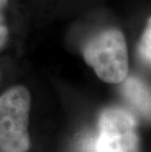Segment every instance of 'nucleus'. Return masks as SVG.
Masks as SVG:
<instances>
[{"mask_svg": "<svg viewBox=\"0 0 151 152\" xmlns=\"http://www.w3.org/2000/svg\"><path fill=\"white\" fill-rule=\"evenodd\" d=\"M151 24L150 20H148V24L144 31L142 38L139 43V54L141 58L145 63L150 64L151 60V54H150V42H151Z\"/></svg>", "mask_w": 151, "mask_h": 152, "instance_id": "39448f33", "label": "nucleus"}, {"mask_svg": "<svg viewBox=\"0 0 151 152\" xmlns=\"http://www.w3.org/2000/svg\"><path fill=\"white\" fill-rule=\"evenodd\" d=\"M98 127L97 152H139L136 122L127 110L106 108L100 114Z\"/></svg>", "mask_w": 151, "mask_h": 152, "instance_id": "7ed1b4c3", "label": "nucleus"}, {"mask_svg": "<svg viewBox=\"0 0 151 152\" xmlns=\"http://www.w3.org/2000/svg\"><path fill=\"white\" fill-rule=\"evenodd\" d=\"M122 90L126 99L145 118L150 116V93L147 86L136 77H126Z\"/></svg>", "mask_w": 151, "mask_h": 152, "instance_id": "20e7f679", "label": "nucleus"}, {"mask_svg": "<svg viewBox=\"0 0 151 152\" xmlns=\"http://www.w3.org/2000/svg\"><path fill=\"white\" fill-rule=\"evenodd\" d=\"M8 0H0V49L4 46L8 37V28L6 26L3 10L7 5Z\"/></svg>", "mask_w": 151, "mask_h": 152, "instance_id": "423d86ee", "label": "nucleus"}, {"mask_svg": "<svg viewBox=\"0 0 151 152\" xmlns=\"http://www.w3.org/2000/svg\"><path fill=\"white\" fill-rule=\"evenodd\" d=\"M82 56L105 83H120L128 77L127 42L117 28H106L89 38L82 48Z\"/></svg>", "mask_w": 151, "mask_h": 152, "instance_id": "f257e3e1", "label": "nucleus"}, {"mask_svg": "<svg viewBox=\"0 0 151 152\" xmlns=\"http://www.w3.org/2000/svg\"><path fill=\"white\" fill-rule=\"evenodd\" d=\"M31 95L25 86L9 88L0 96V152H28Z\"/></svg>", "mask_w": 151, "mask_h": 152, "instance_id": "f03ea898", "label": "nucleus"}]
</instances>
